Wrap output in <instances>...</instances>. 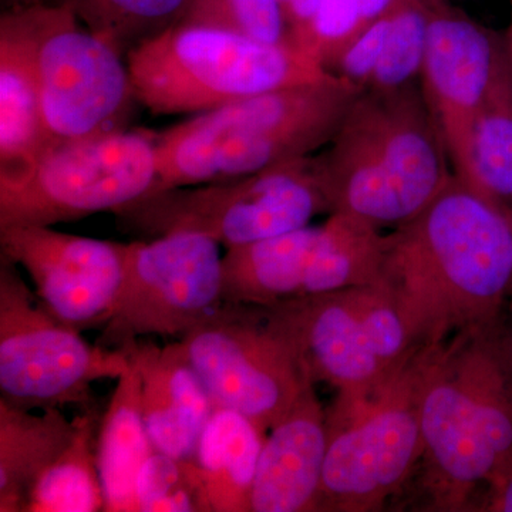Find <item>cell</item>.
Masks as SVG:
<instances>
[{
    "instance_id": "33",
    "label": "cell",
    "mask_w": 512,
    "mask_h": 512,
    "mask_svg": "<svg viewBox=\"0 0 512 512\" xmlns=\"http://www.w3.org/2000/svg\"><path fill=\"white\" fill-rule=\"evenodd\" d=\"M10 9L26 8V6L36 5V3L43 2V0H9Z\"/></svg>"
},
{
    "instance_id": "31",
    "label": "cell",
    "mask_w": 512,
    "mask_h": 512,
    "mask_svg": "<svg viewBox=\"0 0 512 512\" xmlns=\"http://www.w3.org/2000/svg\"><path fill=\"white\" fill-rule=\"evenodd\" d=\"M487 338L498 363L512 384V291L497 323L488 329Z\"/></svg>"
},
{
    "instance_id": "28",
    "label": "cell",
    "mask_w": 512,
    "mask_h": 512,
    "mask_svg": "<svg viewBox=\"0 0 512 512\" xmlns=\"http://www.w3.org/2000/svg\"><path fill=\"white\" fill-rule=\"evenodd\" d=\"M181 22L271 45L291 42L281 0H190Z\"/></svg>"
},
{
    "instance_id": "27",
    "label": "cell",
    "mask_w": 512,
    "mask_h": 512,
    "mask_svg": "<svg viewBox=\"0 0 512 512\" xmlns=\"http://www.w3.org/2000/svg\"><path fill=\"white\" fill-rule=\"evenodd\" d=\"M397 0H320L319 8L295 45L315 56L328 72L340 53Z\"/></svg>"
},
{
    "instance_id": "7",
    "label": "cell",
    "mask_w": 512,
    "mask_h": 512,
    "mask_svg": "<svg viewBox=\"0 0 512 512\" xmlns=\"http://www.w3.org/2000/svg\"><path fill=\"white\" fill-rule=\"evenodd\" d=\"M319 214L329 205L316 154L234 180L150 192L114 212L124 231L146 239L190 232L227 249L308 227Z\"/></svg>"
},
{
    "instance_id": "6",
    "label": "cell",
    "mask_w": 512,
    "mask_h": 512,
    "mask_svg": "<svg viewBox=\"0 0 512 512\" xmlns=\"http://www.w3.org/2000/svg\"><path fill=\"white\" fill-rule=\"evenodd\" d=\"M431 348L372 389L338 393L326 410L318 512L380 511L402 493L423 451L421 393Z\"/></svg>"
},
{
    "instance_id": "4",
    "label": "cell",
    "mask_w": 512,
    "mask_h": 512,
    "mask_svg": "<svg viewBox=\"0 0 512 512\" xmlns=\"http://www.w3.org/2000/svg\"><path fill=\"white\" fill-rule=\"evenodd\" d=\"M363 89L338 76L197 113L154 134L158 181L151 192L234 180L322 150Z\"/></svg>"
},
{
    "instance_id": "29",
    "label": "cell",
    "mask_w": 512,
    "mask_h": 512,
    "mask_svg": "<svg viewBox=\"0 0 512 512\" xmlns=\"http://www.w3.org/2000/svg\"><path fill=\"white\" fill-rule=\"evenodd\" d=\"M138 512H208L191 460L154 451L137 480Z\"/></svg>"
},
{
    "instance_id": "5",
    "label": "cell",
    "mask_w": 512,
    "mask_h": 512,
    "mask_svg": "<svg viewBox=\"0 0 512 512\" xmlns=\"http://www.w3.org/2000/svg\"><path fill=\"white\" fill-rule=\"evenodd\" d=\"M126 59L138 103L157 116L204 113L335 76L291 42L271 45L183 22L138 43Z\"/></svg>"
},
{
    "instance_id": "8",
    "label": "cell",
    "mask_w": 512,
    "mask_h": 512,
    "mask_svg": "<svg viewBox=\"0 0 512 512\" xmlns=\"http://www.w3.org/2000/svg\"><path fill=\"white\" fill-rule=\"evenodd\" d=\"M178 342L215 406L265 431L315 384L276 306L222 302Z\"/></svg>"
},
{
    "instance_id": "15",
    "label": "cell",
    "mask_w": 512,
    "mask_h": 512,
    "mask_svg": "<svg viewBox=\"0 0 512 512\" xmlns=\"http://www.w3.org/2000/svg\"><path fill=\"white\" fill-rule=\"evenodd\" d=\"M0 249L28 272L57 320L82 333L103 328L123 281L126 244L30 225L0 229Z\"/></svg>"
},
{
    "instance_id": "1",
    "label": "cell",
    "mask_w": 512,
    "mask_h": 512,
    "mask_svg": "<svg viewBox=\"0 0 512 512\" xmlns=\"http://www.w3.org/2000/svg\"><path fill=\"white\" fill-rule=\"evenodd\" d=\"M377 284L419 346L493 328L512 291L507 212L451 175L420 214L383 234Z\"/></svg>"
},
{
    "instance_id": "10",
    "label": "cell",
    "mask_w": 512,
    "mask_h": 512,
    "mask_svg": "<svg viewBox=\"0 0 512 512\" xmlns=\"http://www.w3.org/2000/svg\"><path fill=\"white\" fill-rule=\"evenodd\" d=\"M128 365L124 350L90 345L47 312L0 255V399L23 410L89 407L93 383L119 379Z\"/></svg>"
},
{
    "instance_id": "14",
    "label": "cell",
    "mask_w": 512,
    "mask_h": 512,
    "mask_svg": "<svg viewBox=\"0 0 512 512\" xmlns=\"http://www.w3.org/2000/svg\"><path fill=\"white\" fill-rule=\"evenodd\" d=\"M423 2L429 13V39L421 90L439 124L453 173L466 181L474 123L512 74L507 40L451 0Z\"/></svg>"
},
{
    "instance_id": "24",
    "label": "cell",
    "mask_w": 512,
    "mask_h": 512,
    "mask_svg": "<svg viewBox=\"0 0 512 512\" xmlns=\"http://www.w3.org/2000/svg\"><path fill=\"white\" fill-rule=\"evenodd\" d=\"M463 181V180H461ZM504 212L512 208V74L474 123L470 171L463 181Z\"/></svg>"
},
{
    "instance_id": "13",
    "label": "cell",
    "mask_w": 512,
    "mask_h": 512,
    "mask_svg": "<svg viewBox=\"0 0 512 512\" xmlns=\"http://www.w3.org/2000/svg\"><path fill=\"white\" fill-rule=\"evenodd\" d=\"M221 245L180 232L126 244L123 281L97 345L181 339L222 303Z\"/></svg>"
},
{
    "instance_id": "12",
    "label": "cell",
    "mask_w": 512,
    "mask_h": 512,
    "mask_svg": "<svg viewBox=\"0 0 512 512\" xmlns=\"http://www.w3.org/2000/svg\"><path fill=\"white\" fill-rule=\"evenodd\" d=\"M298 345L313 383L338 393L372 389L424 346L414 342L392 293L382 284L350 286L274 305Z\"/></svg>"
},
{
    "instance_id": "30",
    "label": "cell",
    "mask_w": 512,
    "mask_h": 512,
    "mask_svg": "<svg viewBox=\"0 0 512 512\" xmlns=\"http://www.w3.org/2000/svg\"><path fill=\"white\" fill-rule=\"evenodd\" d=\"M396 3L380 18L373 20L345 47L333 63L330 73L366 90L389 39Z\"/></svg>"
},
{
    "instance_id": "2",
    "label": "cell",
    "mask_w": 512,
    "mask_h": 512,
    "mask_svg": "<svg viewBox=\"0 0 512 512\" xmlns=\"http://www.w3.org/2000/svg\"><path fill=\"white\" fill-rule=\"evenodd\" d=\"M487 332L460 333L430 350L423 451L406 484L421 510L473 511L480 488L512 470V384Z\"/></svg>"
},
{
    "instance_id": "9",
    "label": "cell",
    "mask_w": 512,
    "mask_h": 512,
    "mask_svg": "<svg viewBox=\"0 0 512 512\" xmlns=\"http://www.w3.org/2000/svg\"><path fill=\"white\" fill-rule=\"evenodd\" d=\"M9 10L32 43L43 119L53 143L130 130L138 101L119 49L60 6L40 2Z\"/></svg>"
},
{
    "instance_id": "34",
    "label": "cell",
    "mask_w": 512,
    "mask_h": 512,
    "mask_svg": "<svg viewBox=\"0 0 512 512\" xmlns=\"http://www.w3.org/2000/svg\"><path fill=\"white\" fill-rule=\"evenodd\" d=\"M510 8H511V23H510V28H508L507 33H505V40H507L508 53H510L511 63H512V0H510Z\"/></svg>"
},
{
    "instance_id": "22",
    "label": "cell",
    "mask_w": 512,
    "mask_h": 512,
    "mask_svg": "<svg viewBox=\"0 0 512 512\" xmlns=\"http://www.w3.org/2000/svg\"><path fill=\"white\" fill-rule=\"evenodd\" d=\"M36 412L0 399V512H26L37 478L76 429L60 409Z\"/></svg>"
},
{
    "instance_id": "25",
    "label": "cell",
    "mask_w": 512,
    "mask_h": 512,
    "mask_svg": "<svg viewBox=\"0 0 512 512\" xmlns=\"http://www.w3.org/2000/svg\"><path fill=\"white\" fill-rule=\"evenodd\" d=\"M72 12L124 56L138 43L183 20L190 0H43Z\"/></svg>"
},
{
    "instance_id": "19",
    "label": "cell",
    "mask_w": 512,
    "mask_h": 512,
    "mask_svg": "<svg viewBox=\"0 0 512 512\" xmlns=\"http://www.w3.org/2000/svg\"><path fill=\"white\" fill-rule=\"evenodd\" d=\"M52 144L32 43L8 10L0 18V188L26 180Z\"/></svg>"
},
{
    "instance_id": "3",
    "label": "cell",
    "mask_w": 512,
    "mask_h": 512,
    "mask_svg": "<svg viewBox=\"0 0 512 512\" xmlns=\"http://www.w3.org/2000/svg\"><path fill=\"white\" fill-rule=\"evenodd\" d=\"M318 157L329 215L399 227L420 214L453 175L421 84L363 90Z\"/></svg>"
},
{
    "instance_id": "21",
    "label": "cell",
    "mask_w": 512,
    "mask_h": 512,
    "mask_svg": "<svg viewBox=\"0 0 512 512\" xmlns=\"http://www.w3.org/2000/svg\"><path fill=\"white\" fill-rule=\"evenodd\" d=\"M154 451L141 406L140 372L130 359L126 372L117 379L106 413L101 416L97 440L106 511L138 512V476Z\"/></svg>"
},
{
    "instance_id": "26",
    "label": "cell",
    "mask_w": 512,
    "mask_h": 512,
    "mask_svg": "<svg viewBox=\"0 0 512 512\" xmlns=\"http://www.w3.org/2000/svg\"><path fill=\"white\" fill-rule=\"evenodd\" d=\"M429 39V13L423 0H397L382 59L366 90H394L419 83Z\"/></svg>"
},
{
    "instance_id": "32",
    "label": "cell",
    "mask_w": 512,
    "mask_h": 512,
    "mask_svg": "<svg viewBox=\"0 0 512 512\" xmlns=\"http://www.w3.org/2000/svg\"><path fill=\"white\" fill-rule=\"evenodd\" d=\"M476 511L512 512V470L488 485Z\"/></svg>"
},
{
    "instance_id": "35",
    "label": "cell",
    "mask_w": 512,
    "mask_h": 512,
    "mask_svg": "<svg viewBox=\"0 0 512 512\" xmlns=\"http://www.w3.org/2000/svg\"><path fill=\"white\" fill-rule=\"evenodd\" d=\"M508 218H510V221L512 224V208H511L510 212H508Z\"/></svg>"
},
{
    "instance_id": "11",
    "label": "cell",
    "mask_w": 512,
    "mask_h": 512,
    "mask_svg": "<svg viewBox=\"0 0 512 512\" xmlns=\"http://www.w3.org/2000/svg\"><path fill=\"white\" fill-rule=\"evenodd\" d=\"M157 181L156 141L148 131L53 143L26 180L0 188V229L114 214L150 194Z\"/></svg>"
},
{
    "instance_id": "23",
    "label": "cell",
    "mask_w": 512,
    "mask_h": 512,
    "mask_svg": "<svg viewBox=\"0 0 512 512\" xmlns=\"http://www.w3.org/2000/svg\"><path fill=\"white\" fill-rule=\"evenodd\" d=\"M101 416L96 407L89 406L74 417L72 440L37 478L26 512L106 511L97 457Z\"/></svg>"
},
{
    "instance_id": "17",
    "label": "cell",
    "mask_w": 512,
    "mask_h": 512,
    "mask_svg": "<svg viewBox=\"0 0 512 512\" xmlns=\"http://www.w3.org/2000/svg\"><path fill=\"white\" fill-rule=\"evenodd\" d=\"M121 350L140 372L141 406L154 448L190 460L215 403L180 342L160 346L137 340Z\"/></svg>"
},
{
    "instance_id": "16",
    "label": "cell",
    "mask_w": 512,
    "mask_h": 512,
    "mask_svg": "<svg viewBox=\"0 0 512 512\" xmlns=\"http://www.w3.org/2000/svg\"><path fill=\"white\" fill-rule=\"evenodd\" d=\"M326 451V410L313 384L266 433L251 512H318Z\"/></svg>"
},
{
    "instance_id": "20",
    "label": "cell",
    "mask_w": 512,
    "mask_h": 512,
    "mask_svg": "<svg viewBox=\"0 0 512 512\" xmlns=\"http://www.w3.org/2000/svg\"><path fill=\"white\" fill-rule=\"evenodd\" d=\"M266 433L244 414L215 406L190 458L208 512H251Z\"/></svg>"
},
{
    "instance_id": "18",
    "label": "cell",
    "mask_w": 512,
    "mask_h": 512,
    "mask_svg": "<svg viewBox=\"0 0 512 512\" xmlns=\"http://www.w3.org/2000/svg\"><path fill=\"white\" fill-rule=\"evenodd\" d=\"M323 224L228 248L222 302L274 306L330 292L322 262Z\"/></svg>"
}]
</instances>
